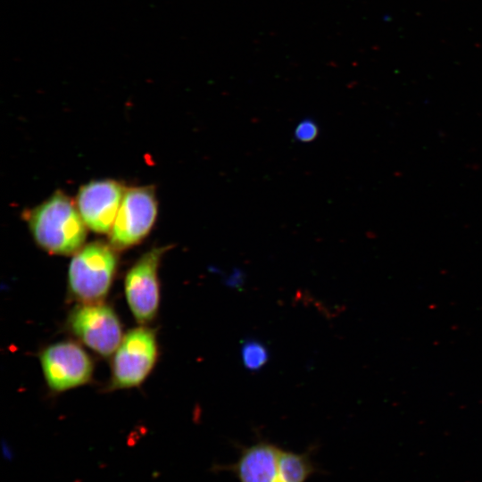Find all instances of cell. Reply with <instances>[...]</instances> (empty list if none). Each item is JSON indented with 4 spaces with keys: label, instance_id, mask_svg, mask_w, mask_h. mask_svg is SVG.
I'll return each mask as SVG.
<instances>
[{
    "label": "cell",
    "instance_id": "cell-2",
    "mask_svg": "<svg viewBox=\"0 0 482 482\" xmlns=\"http://www.w3.org/2000/svg\"><path fill=\"white\" fill-rule=\"evenodd\" d=\"M112 245L93 242L74 254L68 272L72 295L82 303L100 302L108 293L117 267Z\"/></svg>",
    "mask_w": 482,
    "mask_h": 482
},
{
    "label": "cell",
    "instance_id": "cell-4",
    "mask_svg": "<svg viewBox=\"0 0 482 482\" xmlns=\"http://www.w3.org/2000/svg\"><path fill=\"white\" fill-rule=\"evenodd\" d=\"M156 215L157 202L152 187L126 189L110 230L111 245L121 250L139 243L149 233Z\"/></svg>",
    "mask_w": 482,
    "mask_h": 482
},
{
    "label": "cell",
    "instance_id": "cell-6",
    "mask_svg": "<svg viewBox=\"0 0 482 482\" xmlns=\"http://www.w3.org/2000/svg\"><path fill=\"white\" fill-rule=\"evenodd\" d=\"M165 247L145 253L129 269L125 278V295L129 309L139 323L151 321L160 302L158 268Z\"/></svg>",
    "mask_w": 482,
    "mask_h": 482
},
{
    "label": "cell",
    "instance_id": "cell-7",
    "mask_svg": "<svg viewBox=\"0 0 482 482\" xmlns=\"http://www.w3.org/2000/svg\"><path fill=\"white\" fill-rule=\"evenodd\" d=\"M45 378L54 391H65L86 384L93 373V362L84 349L71 341L46 347L40 354Z\"/></svg>",
    "mask_w": 482,
    "mask_h": 482
},
{
    "label": "cell",
    "instance_id": "cell-11",
    "mask_svg": "<svg viewBox=\"0 0 482 482\" xmlns=\"http://www.w3.org/2000/svg\"><path fill=\"white\" fill-rule=\"evenodd\" d=\"M241 359L244 367L250 371L260 370L270 358L266 345L256 339H247L241 345Z\"/></svg>",
    "mask_w": 482,
    "mask_h": 482
},
{
    "label": "cell",
    "instance_id": "cell-10",
    "mask_svg": "<svg viewBox=\"0 0 482 482\" xmlns=\"http://www.w3.org/2000/svg\"><path fill=\"white\" fill-rule=\"evenodd\" d=\"M316 472L310 453H297L281 449L277 482H306Z\"/></svg>",
    "mask_w": 482,
    "mask_h": 482
},
{
    "label": "cell",
    "instance_id": "cell-3",
    "mask_svg": "<svg viewBox=\"0 0 482 482\" xmlns=\"http://www.w3.org/2000/svg\"><path fill=\"white\" fill-rule=\"evenodd\" d=\"M158 355L155 333L147 328L129 330L115 351L111 386L114 389L139 386L154 368Z\"/></svg>",
    "mask_w": 482,
    "mask_h": 482
},
{
    "label": "cell",
    "instance_id": "cell-1",
    "mask_svg": "<svg viewBox=\"0 0 482 482\" xmlns=\"http://www.w3.org/2000/svg\"><path fill=\"white\" fill-rule=\"evenodd\" d=\"M27 216L36 242L48 253L69 255L82 247L86 224L78 207L65 194L55 192Z\"/></svg>",
    "mask_w": 482,
    "mask_h": 482
},
{
    "label": "cell",
    "instance_id": "cell-9",
    "mask_svg": "<svg viewBox=\"0 0 482 482\" xmlns=\"http://www.w3.org/2000/svg\"><path fill=\"white\" fill-rule=\"evenodd\" d=\"M280 452L274 444L260 441L243 447L235 463L218 470L233 472L239 482H277Z\"/></svg>",
    "mask_w": 482,
    "mask_h": 482
},
{
    "label": "cell",
    "instance_id": "cell-12",
    "mask_svg": "<svg viewBox=\"0 0 482 482\" xmlns=\"http://www.w3.org/2000/svg\"><path fill=\"white\" fill-rule=\"evenodd\" d=\"M295 139L302 143L313 141L319 135V127L316 122L311 119L301 120L295 127L294 132Z\"/></svg>",
    "mask_w": 482,
    "mask_h": 482
},
{
    "label": "cell",
    "instance_id": "cell-5",
    "mask_svg": "<svg viewBox=\"0 0 482 482\" xmlns=\"http://www.w3.org/2000/svg\"><path fill=\"white\" fill-rule=\"evenodd\" d=\"M68 322L72 333L102 356L114 353L123 338L117 314L100 302L83 303L76 307Z\"/></svg>",
    "mask_w": 482,
    "mask_h": 482
},
{
    "label": "cell",
    "instance_id": "cell-8",
    "mask_svg": "<svg viewBox=\"0 0 482 482\" xmlns=\"http://www.w3.org/2000/svg\"><path fill=\"white\" fill-rule=\"evenodd\" d=\"M125 190L120 183L112 179L82 186L77 195V207L86 226L97 233L109 232Z\"/></svg>",
    "mask_w": 482,
    "mask_h": 482
}]
</instances>
